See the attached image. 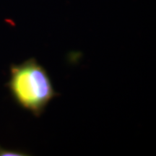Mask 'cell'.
Returning a JSON list of instances; mask_svg holds the SVG:
<instances>
[{
  "instance_id": "1",
  "label": "cell",
  "mask_w": 156,
  "mask_h": 156,
  "mask_svg": "<svg viewBox=\"0 0 156 156\" xmlns=\"http://www.w3.org/2000/svg\"><path fill=\"white\" fill-rule=\"evenodd\" d=\"M6 86L15 102L36 117L40 116L50 101L58 95L47 71L35 58L12 64Z\"/></svg>"
},
{
  "instance_id": "2",
  "label": "cell",
  "mask_w": 156,
  "mask_h": 156,
  "mask_svg": "<svg viewBox=\"0 0 156 156\" xmlns=\"http://www.w3.org/2000/svg\"><path fill=\"white\" fill-rule=\"evenodd\" d=\"M10 155H25V153H22L20 151H9V150L3 149L0 147V156H10Z\"/></svg>"
}]
</instances>
